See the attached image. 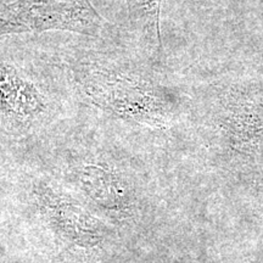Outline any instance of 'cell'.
Returning a JSON list of instances; mask_svg holds the SVG:
<instances>
[{
  "label": "cell",
  "instance_id": "7a4b0ae2",
  "mask_svg": "<svg viewBox=\"0 0 263 263\" xmlns=\"http://www.w3.org/2000/svg\"><path fill=\"white\" fill-rule=\"evenodd\" d=\"M80 103L55 47L39 35L0 37V143H38Z\"/></svg>",
  "mask_w": 263,
  "mask_h": 263
},
{
  "label": "cell",
  "instance_id": "8992f818",
  "mask_svg": "<svg viewBox=\"0 0 263 263\" xmlns=\"http://www.w3.org/2000/svg\"><path fill=\"white\" fill-rule=\"evenodd\" d=\"M10 2H14V0H0V5L6 4V3H10Z\"/></svg>",
  "mask_w": 263,
  "mask_h": 263
},
{
  "label": "cell",
  "instance_id": "5b68a950",
  "mask_svg": "<svg viewBox=\"0 0 263 263\" xmlns=\"http://www.w3.org/2000/svg\"><path fill=\"white\" fill-rule=\"evenodd\" d=\"M126 4L130 45L149 60L161 65L162 41L160 15L162 0H126Z\"/></svg>",
  "mask_w": 263,
  "mask_h": 263
},
{
  "label": "cell",
  "instance_id": "6da1fadb",
  "mask_svg": "<svg viewBox=\"0 0 263 263\" xmlns=\"http://www.w3.org/2000/svg\"><path fill=\"white\" fill-rule=\"evenodd\" d=\"M55 49L81 104L146 126L167 122L172 89L161 65L136 48L82 37Z\"/></svg>",
  "mask_w": 263,
  "mask_h": 263
},
{
  "label": "cell",
  "instance_id": "3957f363",
  "mask_svg": "<svg viewBox=\"0 0 263 263\" xmlns=\"http://www.w3.org/2000/svg\"><path fill=\"white\" fill-rule=\"evenodd\" d=\"M66 32L99 42H120L117 27L90 0H14L0 5V37Z\"/></svg>",
  "mask_w": 263,
  "mask_h": 263
},
{
  "label": "cell",
  "instance_id": "277c9868",
  "mask_svg": "<svg viewBox=\"0 0 263 263\" xmlns=\"http://www.w3.org/2000/svg\"><path fill=\"white\" fill-rule=\"evenodd\" d=\"M39 212L58 238L71 248L89 249L103 239L100 223L74 197L49 185L34 189Z\"/></svg>",
  "mask_w": 263,
  "mask_h": 263
}]
</instances>
